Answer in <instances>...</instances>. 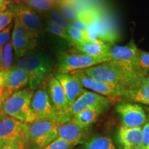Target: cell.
Here are the masks:
<instances>
[{"instance_id": "6da1fadb", "label": "cell", "mask_w": 149, "mask_h": 149, "mask_svg": "<svg viewBox=\"0 0 149 149\" xmlns=\"http://www.w3.org/2000/svg\"><path fill=\"white\" fill-rule=\"evenodd\" d=\"M60 123L36 121L24 123L25 141L29 149H44L58 137Z\"/></svg>"}, {"instance_id": "7a4b0ae2", "label": "cell", "mask_w": 149, "mask_h": 149, "mask_svg": "<svg viewBox=\"0 0 149 149\" xmlns=\"http://www.w3.org/2000/svg\"><path fill=\"white\" fill-rule=\"evenodd\" d=\"M34 92L30 88L13 93L6 100L1 112L24 123L33 122L31 102Z\"/></svg>"}, {"instance_id": "3957f363", "label": "cell", "mask_w": 149, "mask_h": 149, "mask_svg": "<svg viewBox=\"0 0 149 149\" xmlns=\"http://www.w3.org/2000/svg\"><path fill=\"white\" fill-rule=\"evenodd\" d=\"M83 71L92 79L102 82L122 86L127 88L136 80L139 79L126 73L111 61L86 68Z\"/></svg>"}, {"instance_id": "277c9868", "label": "cell", "mask_w": 149, "mask_h": 149, "mask_svg": "<svg viewBox=\"0 0 149 149\" xmlns=\"http://www.w3.org/2000/svg\"><path fill=\"white\" fill-rule=\"evenodd\" d=\"M88 40H100L113 44L120 38V31L113 16L104 8L98 19L87 27L86 31Z\"/></svg>"}, {"instance_id": "5b68a950", "label": "cell", "mask_w": 149, "mask_h": 149, "mask_svg": "<svg viewBox=\"0 0 149 149\" xmlns=\"http://www.w3.org/2000/svg\"><path fill=\"white\" fill-rule=\"evenodd\" d=\"M14 66L22 68L29 74V88L34 91L42 83L44 77L49 70L48 59L44 55H26L17 60Z\"/></svg>"}, {"instance_id": "8992f818", "label": "cell", "mask_w": 149, "mask_h": 149, "mask_svg": "<svg viewBox=\"0 0 149 149\" xmlns=\"http://www.w3.org/2000/svg\"><path fill=\"white\" fill-rule=\"evenodd\" d=\"M139 49L133 41L125 46H115L110 51V61L121 69L135 78L139 77L137 72V60Z\"/></svg>"}, {"instance_id": "52a82bcc", "label": "cell", "mask_w": 149, "mask_h": 149, "mask_svg": "<svg viewBox=\"0 0 149 149\" xmlns=\"http://www.w3.org/2000/svg\"><path fill=\"white\" fill-rule=\"evenodd\" d=\"M110 61L108 59L97 58L83 53H69L61 52L57 61L58 72L69 73L76 70H84L91 66Z\"/></svg>"}, {"instance_id": "ba28073f", "label": "cell", "mask_w": 149, "mask_h": 149, "mask_svg": "<svg viewBox=\"0 0 149 149\" xmlns=\"http://www.w3.org/2000/svg\"><path fill=\"white\" fill-rule=\"evenodd\" d=\"M33 122L53 121L64 124L52 104L49 94L45 88L37 89L33 94L31 102Z\"/></svg>"}, {"instance_id": "9c48e42d", "label": "cell", "mask_w": 149, "mask_h": 149, "mask_svg": "<svg viewBox=\"0 0 149 149\" xmlns=\"http://www.w3.org/2000/svg\"><path fill=\"white\" fill-rule=\"evenodd\" d=\"M80 81L83 87L92 91L104 97H116L126 96L127 93V88L122 86L110 84L97 81L88 77L83 71V70H76L71 72Z\"/></svg>"}, {"instance_id": "30bf717a", "label": "cell", "mask_w": 149, "mask_h": 149, "mask_svg": "<svg viewBox=\"0 0 149 149\" xmlns=\"http://www.w3.org/2000/svg\"><path fill=\"white\" fill-rule=\"evenodd\" d=\"M37 36V33L26 29L15 19L11 43L17 58L26 56L29 52L32 51L36 46Z\"/></svg>"}, {"instance_id": "8fae6325", "label": "cell", "mask_w": 149, "mask_h": 149, "mask_svg": "<svg viewBox=\"0 0 149 149\" xmlns=\"http://www.w3.org/2000/svg\"><path fill=\"white\" fill-rule=\"evenodd\" d=\"M110 103L111 101L108 97L94 92L85 91L70 107L68 115L71 119L72 115L86 109H97L104 112L109 108Z\"/></svg>"}, {"instance_id": "7c38bea8", "label": "cell", "mask_w": 149, "mask_h": 149, "mask_svg": "<svg viewBox=\"0 0 149 149\" xmlns=\"http://www.w3.org/2000/svg\"><path fill=\"white\" fill-rule=\"evenodd\" d=\"M116 112L123 126L128 128L141 127L146 122L147 115L140 105L133 103H122L117 106Z\"/></svg>"}, {"instance_id": "4fadbf2b", "label": "cell", "mask_w": 149, "mask_h": 149, "mask_svg": "<svg viewBox=\"0 0 149 149\" xmlns=\"http://www.w3.org/2000/svg\"><path fill=\"white\" fill-rule=\"evenodd\" d=\"M25 139L24 123L0 113V140L8 142Z\"/></svg>"}, {"instance_id": "5bb4252c", "label": "cell", "mask_w": 149, "mask_h": 149, "mask_svg": "<svg viewBox=\"0 0 149 149\" xmlns=\"http://www.w3.org/2000/svg\"><path fill=\"white\" fill-rule=\"evenodd\" d=\"M48 91L50 99L57 114L62 119L64 123L70 121V118L68 115L69 106L66 95L60 83L56 79L55 76H53L50 79Z\"/></svg>"}, {"instance_id": "9a60e30c", "label": "cell", "mask_w": 149, "mask_h": 149, "mask_svg": "<svg viewBox=\"0 0 149 149\" xmlns=\"http://www.w3.org/2000/svg\"><path fill=\"white\" fill-rule=\"evenodd\" d=\"M64 91L69 109L86 91L80 81L72 74L56 72L54 74Z\"/></svg>"}, {"instance_id": "2e32d148", "label": "cell", "mask_w": 149, "mask_h": 149, "mask_svg": "<svg viewBox=\"0 0 149 149\" xmlns=\"http://www.w3.org/2000/svg\"><path fill=\"white\" fill-rule=\"evenodd\" d=\"M10 10L15 13L16 19L18 20L26 29L38 34L42 25L40 18L32 8L19 3L13 5L10 7Z\"/></svg>"}, {"instance_id": "e0dca14e", "label": "cell", "mask_w": 149, "mask_h": 149, "mask_svg": "<svg viewBox=\"0 0 149 149\" xmlns=\"http://www.w3.org/2000/svg\"><path fill=\"white\" fill-rule=\"evenodd\" d=\"M117 141L120 149H141L142 128L121 126L117 133Z\"/></svg>"}, {"instance_id": "ac0fdd59", "label": "cell", "mask_w": 149, "mask_h": 149, "mask_svg": "<svg viewBox=\"0 0 149 149\" xmlns=\"http://www.w3.org/2000/svg\"><path fill=\"white\" fill-rule=\"evenodd\" d=\"M81 53L97 57L111 59L110 58V51L111 49V44L104 42L98 40H87L84 42L80 43L74 46Z\"/></svg>"}, {"instance_id": "d6986e66", "label": "cell", "mask_w": 149, "mask_h": 149, "mask_svg": "<svg viewBox=\"0 0 149 149\" xmlns=\"http://www.w3.org/2000/svg\"><path fill=\"white\" fill-rule=\"evenodd\" d=\"M125 97L149 106V79L144 77L136 80L128 88Z\"/></svg>"}, {"instance_id": "ffe728a7", "label": "cell", "mask_w": 149, "mask_h": 149, "mask_svg": "<svg viewBox=\"0 0 149 149\" xmlns=\"http://www.w3.org/2000/svg\"><path fill=\"white\" fill-rule=\"evenodd\" d=\"M88 129V128L79 127L70 120L59 126L57 138L70 142H77L81 144L87 135Z\"/></svg>"}, {"instance_id": "44dd1931", "label": "cell", "mask_w": 149, "mask_h": 149, "mask_svg": "<svg viewBox=\"0 0 149 149\" xmlns=\"http://www.w3.org/2000/svg\"><path fill=\"white\" fill-rule=\"evenodd\" d=\"M29 74L25 70L15 66H12L9 70L8 79L4 87L10 94L21 90L29 84Z\"/></svg>"}, {"instance_id": "7402d4cb", "label": "cell", "mask_w": 149, "mask_h": 149, "mask_svg": "<svg viewBox=\"0 0 149 149\" xmlns=\"http://www.w3.org/2000/svg\"><path fill=\"white\" fill-rule=\"evenodd\" d=\"M103 113L97 109H86L72 115L70 121L82 128H88Z\"/></svg>"}, {"instance_id": "603a6c76", "label": "cell", "mask_w": 149, "mask_h": 149, "mask_svg": "<svg viewBox=\"0 0 149 149\" xmlns=\"http://www.w3.org/2000/svg\"><path fill=\"white\" fill-rule=\"evenodd\" d=\"M104 8L105 7L100 5L88 7L79 11L75 19L83 23L86 26L88 27L90 24L97 19Z\"/></svg>"}, {"instance_id": "cb8c5ba5", "label": "cell", "mask_w": 149, "mask_h": 149, "mask_svg": "<svg viewBox=\"0 0 149 149\" xmlns=\"http://www.w3.org/2000/svg\"><path fill=\"white\" fill-rule=\"evenodd\" d=\"M80 149H117L111 139L106 136L96 135L91 137Z\"/></svg>"}, {"instance_id": "d4e9b609", "label": "cell", "mask_w": 149, "mask_h": 149, "mask_svg": "<svg viewBox=\"0 0 149 149\" xmlns=\"http://www.w3.org/2000/svg\"><path fill=\"white\" fill-rule=\"evenodd\" d=\"M149 71V53L139 50L137 60V72L139 77H146Z\"/></svg>"}, {"instance_id": "484cf974", "label": "cell", "mask_w": 149, "mask_h": 149, "mask_svg": "<svg viewBox=\"0 0 149 149\" xmlns=\"http://www.w3.org/2000/svg\"><path fill=\"white\" fill-rule=\"evenodd\" d=\"M22 1L25 2L31 8L39 10H47L57 4L56 0H22Z\"/></svg>"}, {"instance_id": "4316f807", "label": "cell", "mask_w": 149, "mask_h": 149, "mask_svg": "<svg viewBox=\"0 0 149 149\" xmlns=\"http://www.w3.org/2000/svg\"><path fill=\"white\" fill-rule=\"evenodd\" d=\"M67 32H68L70 39H71L73 46H75L76 44H80V43L84 42L88 40L86 32L79 31V30L75 29L72 26H70L67 29Z\"/></svg>"}, {"instance_id": "83f0119b", "label": "cell", "mask_w": 149, "mask_h": 149, "mask_svg": "<svg viewBox=\"0 0 149 149\" xmlns=\"http://www.w3.org/2000/svg\"><path fill=\"white\" fill-rule=\"evenodd\" d=\"M47 29L50 33H53V35H57V36L61 37V39L67 41L68 43H70V44L72 45V42L71 39H70L69 35H68V33L67 32L66 29L59 26L57 24H54L53 22L50 21V20L48 23Z\"/></svg>"}, {"instance_id": "f1b7e54d", "label": "cell", "mask_w": 149, "mask_h": 149, "mask_svg": "<svg viewBox=\"0 0 149 149\" xmlns=\"http://www.w3.org/2000/svg\"><path fill=\"white\" fill-rule=\"evenodd\" d=\"M79 144L77 142H70L60 138H57L44 149H72Z\"/></svg>"}, {"instance_id": "f546056e", "label": "cell", "mask_w": 149, "mask_h": 149, "mask_svg": "<svg viewBox=\"0 0 149 149\" xmlns=\"http://www.w3.org/2000/svg\"><path fill=\"white\" fill-rule=\"evenodd\" d=\"M14 18H15V15L10 9L7 8L0 11V31L12 24Z\"/></svg>"}, {"instance_id": "4dcf8cb0", "label": "cell", "mask_w": 149, "mask_h": 149, "mask_svg": "<svg viewBox=\"0 0 149 149\" xmlns=\"http://www.w3.org/2000/svg\"><path fill=\"white\" fill-rule=\"evenodd\" d=\"M13 45L11 42L7 43L3 48V65L6 69L10 70L13 59Z\"/></svg>"}, {"instance_id": "1f68e13d", "label": "cell", "mask_w": 149, "mask_h": 149, "mask_svg": "<svg viewBox=\"0 0 149 149\" xmlns=\"http://www.w3.org/2000/svg\"><path fill=\"white\" fill-rule=\"evenodd\" d=\"M50 18H51L50 21L57 24L59 26L66 29V31L71 26V22L67 19L61 13H53L50 16Z\"/></svg>"}, {"instance_id": "d6a6232c", "label": "cell", "mask_w": 149, "mask_h": 149, "mask_svg": "<svg viewBox=\"0 0 149 149\" xmlns=\"http://www.w3.org/2000/svg\"><path fill=\"white\" fill-rule=\"evenodd\" d=\"M28 148L25 139H19L5 142L1 149H26Z\"/></svg>"}, {"instance_id": "836d02e7", "label": "cell", "mask_w": 149, "mask_h": 149, "mask_svg": "<svg viewBox=\"0 0 149 149\" xmlns=\"http://www.w3.org/2000/svg\"><path fill=\"white\" fill-rule=\"evenodd\" d=\"M12 26V24H11L8 26L6 28V29L0 31V48H3V46L7 43L9 42Z\"/></svg>"}, {"instance_id": "e575fe53", "label": "cell", "mask_w": 149, "mask_h": 149, "mask_svg": "<svg viewBox=\"0 0 149 149\" xmlns=\"http://www.w3.org/2000/svg\"><path fill=\"white\" fill-rule=\"evenodd\" d=\"M149 146V121L142 128V148L147 149Z\"/></svg>"}, {"instance_id": "d590c367", "label": "cell", "mask_w": 149, "mask_h": 149, "mask_svg": "<svg viewBox=\"0 0 149 149\" xmlns=\"http://www.w3.org/2000/svg\"><path fill=\"white\" fill-rule=\"evenodd\" d=\"M9 70H7L3 66H0V88L4 86L8 79Z\"/></svg>"}, {"instance_id": "8d00e7d4", "label": "cell", "mask_w": 149, "mask_h": 149, "mask_svg": "<svg viewBox=\"0 0 149 149\" xmlns=\"http://www.w3.org/2000/svg\"><path fill=\"white\" fill-rule=\"evenodd\" d=\"M10 95L11 94H10V93L8 92V91L6 89L4 86L0 88V110H1V107H2L3 104L6 101V100Z\"/></svg>"}, {"instance_id": "74e56055", "label": "cell", "mask_w": 149, "mask_h": 149, "mask_svg": "<svg viewBox=\"0 0 149 149\" xmlns=\"http://www.w3.org/2000/svg\"><path fill=\"white\" fill-rule=\"evenodd\" d=\"M10 3V1H7V0H0V11L4 10L7 9L6 6Z\"/></svg>"}, {"instance_id": "f35d334b", "label": "cell", "mask_w": 149, "mask_h": 149, "mask_svg": "<svg viewBox=\"0 0 149 149\" xmlns=\"http://www.w3.org/2000/svg\"><path fill=\"white\" fill-rule=\"evenodd\" d=\"M3 65V48H0V66Z\"/></svg>"}, {"instance_id": "ab89813d", "label": "cell", "mask_w": 149, "mask_h": 149, "mask_svg": "<svg viewBox=\"0 0 149 149\" xmlns=\"http://www.w3.org/2000/svg\"><path fill=\"white\" fill-rule=\"evenodd\" d=\"M3 144H4V142H3V141H1V140H0V149L1 148V147L3 146Z\"/></svg>"}, {"instance_id": "60d3db41", "label": "cell", "mask_w": 149, "mask_h": 149, "mask_svg": "<svg viewBox=\"0 0 149 149\" xmlns=\"http://www.w3.org/2000/svg\"><path fill=\"white\" fill-rule=\"evenodd\" d=\"M146 77L149 79V71L148 72V73H147V74H146Z\"/></svg>"}, {"instance_id": "b9f144b4", "label": "cell", "mask_w": 149, "mask_h": 149, "mask_svg": "<svg viewBox=\"0 0 149 149\" xmlns=\"http://www.w3.org/2000/svg\"><path fill=\"white\" fill-rule=\"evenodd\" d=\"M13 1H17V2H19V1H22V0H13Z\"/></svg>"}, {"instance_id": "7bdbcfd3", "label": "cell", "mask_w": 149, "mask_h": 149, "mask_svg": "<svg viewBox=\"0 0 149 149\" xmlns=\"http://www.w3.org/2000/svg\"><path fill=\"white\" fill-rule=\"evenodd\" d=\"M147 149H149V146H148V148H147Z\"/></svg>"}]
</instances>
